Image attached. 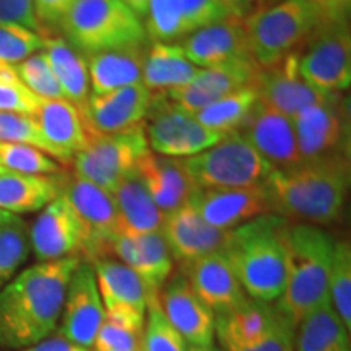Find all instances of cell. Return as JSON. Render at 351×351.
Segmentation results:
<instances>
[{"label":"cell","mask_w":351,"mask_h":351,"mask_svg":"<svg viewBox=\"0 0 351 351\" xmlns=\"http://www.w3.org/2000/svg\"><path fill=\"white\" fill-rule=\"evenodd\" d=\"M111 257L129 267L153 293H161L173 275V257L160 232L117 234L111 245Z\"/></svg>","instance_id":"25"},{"label":"cell","mask_w":351,"mask_h":351,"mask_svg":"<svg viewBox=\"0 0 351 351\" xmlns=\"http://www.w3.org/2000/svg\"><path fill=\"white\" fill-rule=\"evenodd\" d=\"M44 34L20 25L0 23V60L16 65L29 56L41 52Z\"/></svg>","instance_id":"43"},{"label":"cell","mask_w":351,"mask_h":351,"mask_svg":"<svg viewBox=\"0 0 351 351\" xmlns=\"http://www.w3.org/2000/svg\"><path fill=\"white\" fill-rule=\"evenodd\" d=\"M16 75L23 85L41 99H65L62 88L52 72L44 52L29 56L23 62L15 65Z\"/></svg>","instance_id":"41"},{"label":"cell","mask_w":351,"mask_h":351,"mask_svg":"<svg viewBox=\"0 0 351 351\" xmlns=\"http://www.w3.org/2000/svg\"><path fill=\"white\" fill-rule=\"evenodd\" d=\"M122 2H124L125 5L129 7L140 20H142L143 16L147 15V8H148V3H150V0H122Z\"/></svg>","instance_id":"53"},{"label":"cell","mask_w":351,"mask_h":351,"mask_svg":"<svg viewBox=\"0 0 351 351\" xmlns=\"http://www.w3.org/2000/svg\"><path fill=\"white\" fill-rule=\"evenodd\" d=\"M147 313L140 351H187V341L166 320L160 304L148 307Z\"/></svg>","instance_id":"44"},{"label":"cell","mask_w":351,"mask_h":351,"mask_svg":"<svg viewBox=\"0 0 351 351\" xmlns=\"http://www.w3.org/2000/svg\"><path fill=\"white\" fill-rule=\"evenodd\" d=\"M143 19L145 34L152 43H174L186 38L179 0H150Z\"/></svg>","instance_id":"39"},{"label":"cell","mask_w":351,"mask_h":351,"mask_svg":"<svg viewBox=\"0 0 351 351\" xmlns=\"http://www.w3.org/2000/svg\"><path fill=\"white\" fill-rule=\"evenodd\" d=\"M134 174L165 215L189 204L197 191L181 160L160 156L152 150L140 160Z\"/></svg>","instance_id":"27"},{"label":"cell","mask_w":351,"mask_h":351,"mask_svg":"<svg viewBox=\"0 0 351 351\" xmlns=\"http://www.w3.org/2000/svg\"><path fill=\"white\" fill-rule=\"evenodd\" d=\"M191 204L210 226L221 231H231L254 218L271 213L263 184L236 189H199Z\"/></svg>","instance_id":"17"},{"label":"cell","mask_w":351,"mask_h":351,"mask_svg":"<svg viewBox=\"0 0 351 351\" xmlns=\"http://www.w3.org/2000/svg\"><path fill=\"white\" fill-rule=\"evenodd\" d=\"M199 72L200 69L187 59L179 43H152L145 56L142 83L152 93H168L189 85Z\"/></svg>","instance_id":"31"},{"label":"cell","mask_w":351,"mask_h":351,"mask_svg":"<svg viewBox=\"0 0 351 351\" xmlns=\"http://www.w3.org/2000/svg\"><path fill=\"white\" fill-rule=\"evenodd\" d=\"M261 65L256 59H236L231 62L200 69L199 75L189 85L165 93L166 99L176 108L189 114H197L223 96L243 88L256 86Z\"/></svg>","instance_id":"13"},{"label":"cell","mask_w":351,"mask_h":351,"mask_svg":"<svg viewBox=\"0 0 351 351\" xmlns=\"http://www.w3.org/2000/svg\"><path fill=\"white\" fill-rule=\"evenodd\" d=\"M13 217V215H10V213H7V212H2V210H0V226L3 225V223L7 221V219H10Z\"/></svg>","instance_id":"56"},{"label":"cell","mask_w":351,"mask_h":351,"mask_svg":"<svg viewBox=\"0 0 351 351\" xmlns=\"http://www.w3.org/2000/svg\"><path fill=\"white\" fill-rule=\"evenodd\" d=\"M90 265L93 267L104 311L145 317L148 307L160 304V293H153L134 270L119 261L103 258Z\"/></svg>","instance_id":"24"},{"label":"cell","mask_w":351,"mask_h":351,"mask_svg":"<svg viewBox=\"0 0 351 351\" xmlns=\"http://www.w3.org/2000/svg\"><path fill=\"white\" fill-rule=\"evenodd\" d=\"M181 163L197 191L262 186L275 171L241 132L226 134L208 150Z\"/></svg>","instance_id":"7"},{"label":"cell","mask_w":351,"mask_h":351,"mask_svg":"<svg viewBox=\"0 0 351 351\" xmlns=\"http://www.w3.org/2000/svg\"><path fill=\"white\" fill-rule=\"evenodd\" d=\"M43 52L62 88L65 99L83 112L90 98V75L85 56L70 46L62 36H44Z\"/></svg>","instance_id":"33"},{"label":"cell","mask_w":351,"mask_h":351,"mask_svg":"<svg viewBox=\"0 0 351 351\" xmlns=\"http://www.w3.org/2000/svg\"><path fill=\"white\" fill-rule=\"evenodd\" d=\"M348 101L343 95H332L311 104L293 117L301 161L348 153Z\"/></svg>","instance_id":"12"},{"label":"cell","mask_w":351,"mask_h":351,"mask_svg":"<svg viewBox=\"0 0 351 351\" xmlns=\"http://www.w3.org/2000/svg\"><path fill=\"white\" fill-rule=\"evenodd\" d=\"M150 152L145 125L99 134L91 132L85 150L73 156L75 176L112 194L122 179L134 174L140 160Z\"/></svg>","instance_id":"8"},{"label":"cell","mask_w":351,"mask_h":351,"mask_svg":"<svg viewBox=\"0 0 351 351\" xmlns=\"http://www.w3.org/2000/svg\"><path fill=\"white\" fill-rule=\"evenodd\" d=\"M238 132L275 169H288L301 163L293 119L261 101H257Z\"/></svg>","instance_id":"18"},{"label":"cell","mask_w":351,"mask_h":351,"mask_svg":"<svg viewBox=\"0 0 351 351\" xmlns=\"http://www.w3.org/2000/svg\"><path fill=\"white\" fill-rule=\"evenodd\" d=\"M41 98L23 85L20 78L0 80V112H20L36 116Z\"/></svg>","instance_id":"46"},{"label":"cell","mask_w":351,"mask_h":351,"mask_svg":"<svg viewBox=\"0 0 351 351\" xmlns=\"http://www.w3.org/2000/svg\"><path fill=\"white\" fill-rule=\"evenodd\" d=\"M271 213L295 223L327 226L343 213L350 187L348 153L301 161L275 169L265 182Z\"/></svg>","instance_id":"2"},{"label":"cell","mask_w":351,"mask_h":351,"mask_svg":"<svg viewBox=\"0 0 351 351\" xmlns=\"http://www.w3.org/2000/svg\"><path fill=\"white\" fill-rule=\"evenodd\" d=\"M258 101L256 88H243L223 96L194 116L210 130L226 135L238 132Z\"/></svg>","instance_id":"35"},{"label":"cell","mask_w":351,"mask_h":351,"mask_svg":"<svg viewBox=\"0 0 351 351\" xmlns=\"http://www.w3.org/2000/svg\"><path fill=\"white\" fill-rule=\"evenodd\" d=\"M145 317L129 313L104 311V319L93 348L96 351H140Z\"/></svg>","instance_id":"36"},{"label":"cell","mask_w":351,"mask_h":351,"mask_svg":"<svg viewBox=\"0 0 351 351\" xmlns=\"http://www.w3.org/2000/svg\"><path fill=\"white\" fill-rule=\"evenodd\" d=\"M32 252L29 226L23 218L13 215L0 226V289L10 283Z\"/></svg>","instance_id":"37"},{"label":"cell","mask_w":351,"mask_h":351,"mask_svg":"<svg viewBox=\"0 0 351 351\" xmlns=\"http://www.w3.org/2000/svg\"><path fill=\"white\" fill-rule=\"evenodd\" d=\"M80 257L38 262L0 289V348L25 350L49 339Z\"/></svg>","instance_id":"1"},{"label":"cell","mask_w":351,"mask_h":351,"mask_svg":"<svg viewBox=\"0 0 351 351\" xmlns=\"http://www.w3.org/2000/svg\"><path fill=\"white\" fill-rule=\"evenodd\" d=\"M179 267L195 295L215 315L234 309L247 298L225 252L208 254Z\"/></svg>","instance_id":"20"},{"label":"cell","mask_w":351,"mask_h":351,"mask_svg":"<svg viewBox=\"0 0 351 351\" xmlns=\"http://www.w3.org/2000/svg\"><path fill=\"white\" fill-rule=\"evenodd\" d=\"M283 245L285 288L274 304L296 328L307 314L328 301L335 239L320 226L289 221L283 232Z\"/></svg>","instance_id":"3"},{"label":"cell","mask_w":351,"mask_h":351,"mask_svg":"<svg viewBox=\"0 0 351 351\" xmlns=\"http://www.w3.org/2000/svg\"><path fill=\"white\" fill-rule=\"evenodd\" d=\"M313 8L319 20V28L322 26L348 23L351 12V0H306Z\"/></svg>","instance_id":"49"},{"label":"cell","mask_w":351,"mask_h":351,"mask_svg":"<svg viewBox=\"0 0 351 351\" xmlns=\"http://www.w3.org/2000/svg\"><path fill=\"white\" fill-rule=\"evenodd\" d=\"M0 23L20 25L44 34L34 13L33 0H0Z\"/></svg>","instance_id":"47"},{"label":"cell","mask_w":351,"mask_h":351,"mask_svg":"<svg viewBox=\"0 0 351 351\" xmlns=\"http://www.w3.org/2000/svg\"><path fill=\"white\" fill-rule=\"evenodd\" d=\"M295 351H351L350 330L330 301L315 307L298 324Z\"/></svg>","instance_id":"34"},{"label":"cell","mask_w":351,"mask_h":351,"mask_svg":"<svg viewBox=\"0 0 351 351\" xmlns=\"http://www.w3.org/2000/svg\"><path fill=\"white\" fill-rule=\"evenodd\" d=\"M75 0H33L34 13H36V19L39 25L43 26H60L62 20L67 15L70 7L73 5Z\"/></svg>","instance_id":"50"},{"label":"cell","mask_w":351,"mask_h":351,"mask_svg":"<svg viewBox=\"0 0 351 351\" xmlns=\"http://www.w3.org/2000/svg\"><path fill=\"white\" fill-rule=\"evenodd\" d=\"M29 244L38 262L80 257L83 230L64 194L47 204L29 226Z\"/></svg>","instance_id":"16"},{"label":"cell","mask_w":351,"mask_h":351,"mask_svg":"<svg viewBox=\"0 0 351 351\" xmlns=\"http://www.w3.org/2000/svg\"><path fill=\"white\" fill-rule=\"evenodd\" d=\"M0 165L8 173L29 176H52L62 173L60 165L54 158L39 150L21 143L0 142Z\"/></svg>","instance_id":"40"},{"label":"cell","mask_w":351,"mask_h":351,"mask_svg":"<svg viewBox=\"0 0 351 351\" xmlns=\"http://www.w3.org/2000/svg\"><path fill=\"white\" fill-rule=\"evenodd\" d=\"M64 38L83 56L147 44L143 21L122 0H75L60 23Z\"/></svg>","instance_id":"5"},{"label":"cell","mask_w":351,"mask_h":351,"mask_svg":"<svg viewBox=\"0 0 351 351\" xmlns=\"http://www.w3.org/2000/svg\"><path fill=\"white\" fill-rule=\"evenodd\" d=\"M161 95L165 96V93ZM148 116L150 121L145 125L148 147L160 156L176 160L195 156L225 137L219 132L205 127L194 114L176 108L166 99V96L165 101L152 98Z\"/></svg>","instance_id":"10"},{"label":"cell","mask_w":351,"mask_h":351,"mask_svg":"<svg viewBox=\"0 0 351 351\" xmlns=\"http://www.w3.org/2000/svg\"><path fill=\"white\" fill-rule=\"evenodd\" d=\"M13 78H19L15 72V65L0 60V80H13Z\"/></svg>","instance_id":"54"},{"label":"cell","mask_w":351,"mask_h":351,"mask_svg":"<svg viewBox=\"0 0 351 351\" xmlns=\"http://www.w3.org/2000/svg\"><path fill=\"white\" fill-rule=\"evenodd\" d=\"M288 219L267 213L230 231L225 256L249 298L274 302L285 288L283 232Z\"/></svg>","instance_id":"4"},{"label":"cell","mask_w":351,"mask_h":351,"mask_svg":"<svg viewBox=\"0 0 351 351\" xmlns=\"http://www.w3.org/2000/svg\"><path fill=\"white\" fill-rule=\"evenodd\" d=\"M23 351H90V350H85L82 348V346L70 343V341L65 340L62 335H57V337H51V339L39 341L36 345L28 346V348H25Z\"/></svg>","instance_id":"51"},{"label":"cell","mask_w":351,"mask_h":351,"mask_svg":"<svg viewBox=\"0 0 351 351\" xmlns=\"http://www.w3.org/2000/svg\"><path fill=\"white\" fill-rule=\"evenodd\" d=\"M165 317L187 343L213 345L215 314L202 302L181 271L171 275L160 293Z\"/></svg>","instance_id":"19"},{"label":"cell","mask_w":351,"mask_h":351,"mask_svg":"<svg viewBox=\"0 0 351 351\" xmlns=\"http://www.w3.org/2000/svg\"><path fill=\"white\" fill-rule=\"evenodd\" d=\"M186 36L205 26L234 16L219 0H179Z\"/></svg>","instance_id":"45"},{"label":"cell","mask_w":351,"mask_h":351,"mask_svg":"<svg viewBox=\"0 0 351 351\" xmlns=\"http://www.w3.org/2000/svg\"><path fill=\"white\" fill-rule=\"evenodd\" d=\"M300 52H291L270 67L261 69L256 82L258 101L288 117H295L301 109L320 103L332 95L314 90L300 73Z\"/></svg>","instance_id":"15"},{"label":"cell","mask_w":351,"mask_h":351,"mask_svg":"<svg viewBox=\"0 0 351 351\" xmlns=\"http://www.w3.org/2000/svg\"><path fill=\"white\" fill-rule=\"evenodd\" d=\"M295 337L296 328L283 317L282 322L275 327V330L269 333L265 339L256 345L236 351H295Z\"/></svg>","instance_id":"48"},{"label":"cell","mask_w":351,"mask_h":351,"mask_svg":"<svg viewBox=\"0 0 351 351\" xmlns=\"http://www.w3.org/2000/svg\"><path fill=\"white\" fill-rule=\"evenodd\" d=\"M5 173H8V171H7L5 168H3L2 165H0V174H5Z\"/></svg>","instance_id":"57"},{"label":"cell","mask_w":351,"mask_h":351,"mask_svg":"<svg viewBox=\"0 0 351 351\" xmlns=\"http://www.w3.org/2000/svg\"><path fill=\"white\" fill-rule=\"evenodd\" d=\"M243 21L261 69L300 51L319 29L317 16L306 0H278L274 5L249 12Z\"/></svg>","instance_id":"6"},{"label":"cell","mask_w":351,"mask_h":351,"mask_svg":"<svg viewBox=\"0 0 351 351\" xmlns=\"http://www.w3.org/2000/svg\"><path fill=\"white\" fill-rule=\"evenodd\" d=\"M223 5L228 7L234 16H239V19H244L249 12H252L254 0H219Z\"/></svg>","instance_id":"52"},{"label":"cell","mask_w":351,"mask_h":351,"mask_svg":"<svg viewBox=\"0 0 351 351\" xmlns=\"http://www.w3.org/2000/svg\"><path fill=\"white\" fill-rule=\"evenodd\" d=\"M300 52V73L320 93H343L351 85L350 23L319 28Z\"/></svg>","instance_id":"11"},{"label":"cell","mask_w":351,"mask_h":351,"mask_svg":"<svg viewBox=\"0 0 351 351\" xmlns=\"http://www.w3.org/2000/svg\"><path fill=\"white\" fill-rule=\"evenodd\" d=\"M104 319V306L96 283L93 267L80 262L70 278L60 314V333L70 343L93 348Z\"/></svg>","instance_id":"14"},{"label":"cell","mask_w":351,"mask_h":351,"mask_svg":"<svg viewBox=\"0 0 351 351\" xmlns=\"http://www.w3.org/2000/svg\"><path fill=\"white\" fill-rule=\"evenodd\" d=\"M0 142L29 145L59 161L54 148L44 138L36 117L28 116V114L0 112Z\"/></svg>","instance_id":"42"},{"label":"cell","mask_w":351,"mask_h":351,"mask_svg":"<svg viewBox=\"0 0 351 351\" xmlns=\"http://www.w3.org/2000/svg\"><path fill=\"white\" fill-rule=\"evenodd\" d=\"M62 194L80 219L83 230L82 261L93 263L111 258L112 241L121 234L119 215L112 194L77 176H65Z\"/></svg>","instance_id":"9"},{"label":"cell","mask_w":351,"mask_h":351,"mask_svg":"<svg viewBox=\"0 0 351 351\" xmlns=\"http://www.w3.org/2000/svg\"><path fill=\"white\" fill-rule=\"evenodd\" d=\"M152 98L153 93L143 83H135L104 95H90L83 114L95 132L114 134L143 124L152 109Z\"/></svg>","instance_id":"23"},{"label":"cell","mask_w":351,"mask_h":351,"mask_svg":"<svg viewBox=\"0 0 351 351\" xmlns=\"http://www.w3.org/2000/svg\"><path fill=\"white\" fill-rule=\"evenodd\" d=\"M34 117L44 138L62 163L72 161L90 142L93 129L85 119V114L67 99H43Z\"/></svg>","instance_id":"28"},{"label":"cell","mask_w":351,"mask_h":351,"mask_svg":"<svg viewBox=\"0 0 351 351\" xmlns=\"http://www.w3.org/2000/svg\"><path fill=\"white\" fill-rule=\"evenodd\" d=\"M65 176L0 174V210L10 215L39 212L62 194Z\"/></svg>","instance_id":"29"},{"label":"cell","mask_w":351,"mask_h":351,"mask_svg":"<svg viewBox=\"0 0 351 351\" xmlns=\"http://www.w3.org/2000/svg\"><path fill=\"white\" fill-rule=\"evenodd\" d=\"M184 54L199 69L231 62L236 59H254L244 21L239 16L197 29L179 43Z\"/></svg>","instance_id":"22"},{"label":"cell","mask_w":351,"mask_h":351,"mask_svg":"<svg viewBox=\"0 0 351 351\" xmlns=\"http://www.w3.org/2000/svg\"><path fill=\"white\" fill-rule=\"evenodd\" d=\"M187 351H225V350L215 348L213 345H207V346H194V345H191V346H187Z\"/></svg>","instance_id":"55"},{"label":"cell","mask_w":351,"mask_h":351,"mask_svg":"<svg viewBox=\"0 0 351 351\" xmlns=\"http://www.w3.org/2000/svg\"><path fill=\"white\" fill-rule=\"evenodd\" d=\"M119 215L121 234H145L163 230L166 215L156 207L135 174L122 179L112 192Z\"/></svg>","instance_id":"32"},{"label":"cell","mask_w":351,"mask_h":351,"mask_svg":"<svg viewBox=\"0 0 351 351\" xmlns=\"http://www.w3.org/2000/svg\"><path fill=\"white\" fill-rule=\"evenodd\" d=\"M328 301L343 326L351 330V247L348 241H335L328 274Z\"/></svg>","instance_id":"38"},{"label":"cell","mask_w":351,"mask_h":351,"mask_svg":"<svg viewBox=\"0 0 351 351\" xmlns=\"http://www.w3.org/2000/svg\"><path fill=\"white\" fill-rule=\"evenodd\" d=\"M161 234L168 244L171 257L179 265L208 254L223 252L230 238V231L210 226L191 202L166 215Z\"/></svg>","instance_id":"21"},{"label":"cell","mask_w":351,"mask_h":351,"mask_svg":"<svg viewBox=\"0 0 351 351\" xmlns=\"http://www.w3.org/2000/svg\"><path fill=\"white\" fill-rule=\"evenodd\" d=\"M147 49L145 46L104 51L88 56L90 95H104L135 83H142Z\"/></svg>","instance_id":"30"},{"label":"cell","mask_w":351,"mask_h":351,"mask_svg":"<svg viewBox=\"0 0 351 351\" xmlns=\"http://www.w3.org/2000/svg\"><path fill=\"white\" fill-rule=\"evenodd\" d=\"M282 319L275 304L247 296L234 309L215 315V335L225 351L247 348L274 332Z\"/></svg>","instance_id":"26"}]
</instances>
